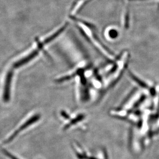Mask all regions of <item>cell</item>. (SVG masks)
Returning a JSON list of instances; mask_svg holds the SVG:
<instances>
[{
    "instance_id": "obj_1",
    "label": "cell",
    "mask_w": 159,
    "mask_h": 159,
    "mask_svg": "<svg viewBox=\"0 0 159 159\" xmlns=\"http://www.w3.org/2000/svg\"><path fill=\"white\" fill-rule=\"evenodd\" d=\"M40 118L39 115H35L33 116L31 118L27 120L25 122H24L19 128L17 130H16L11 136H9V138L8 139H6L5 143L7 144L11 142L16 136L18 135L19 133L20 132L22 131L23 130H25V129L27 128L28 127H29L31 125L35 123L39 120Z\"/></svg>"
},
{
    "instance_id": "obj_2",
    "label": "cell",
    "mask_w": 159,
    "mask_h": 159,
    "mask_svg": "<svg viewBox=\"0 0 159 159\" xmlns=\"http://www.w3.org/2000/svg\"><path fill=\"white\" fill-rule=\"evenodd\" d=\"M12 77H13V71L11 69L10 70L8 71V72L6 75L4 90H3V100L5 102H7L10 100L11 85Z\"/></svg>"
},
{
    "instance_id": "obj_3",
    "label": "cell",
    "mask_w": 159,
    "mask_h": 159,
    "mask_svg": "<svg viewBox=\"0 0 159 159\" xmlns=\"http://www.w3.org/2000/svg\"><path fill=\"white\" fill-rule=\"evenodd\" d=\"M39 51V49L33 51L28 56L23 57L21 60H19L18 61H16L15 63H14V64L13 65V67L15 68H20V67L28 64L29 61H31L33 58H35L38 55Z\"/></svg>"
},
{
    "instance_id": "obj_4",
    "label": "cell",
    "mask_w": 159,
    "mask_h": 159,
    "mask_svg": "<svg viewBox=\"0 0 159 159\" xmlns=\"http://www.w3.org/2000/svg\"><path fill=\"white\" fill-rule=\"evenodd\" d=\"M84 116L83 115H80L79 116H78V117L75 118V119H74V120H72L71 121L69 124H68L67 125L64 127V129H66L68 128L69 127H70L71 125H74V124H76L77 122H79L82 119H83L84 118Z\"/></svg>"
},
{
    "instance_id": "obj_5",
    "label": "cell",
    "mask_w": 159,
    "mask_h": 159,
    "mask_svg": "<svg viewBox=\"0 0 159 159\" xmlns=\"http://www.w3.org/2000/svg\"><path fill=\"white\" fill-rule=\"evenodd\" d=\"M131 76L132 78L136 82L138 83V84H139V85L142 86V87H144V88H146L147 87V85H146L144 82H143L142 81H140L139 79L137 78L134 75H133L132 74H131Z\"/></svg>"
},
{
    "instance_id": "obj_6",
    "label": "cell",
    "mask_w": 159,
    "mask_h": 159,
    "mask_svg": "<svg viewBox=\"0 0 159 159\" xmlns=\"http://www.w3.org/2000/svg\"><path fill=\"white\" fill-rule=\"evenodd\" d=\"M2 151L3 152V153L8 158H9L10 159H19L16 157L14 155H12L11 152H8L7 150H5L4 149H2Z\"/></svg>"
},
{
    "instance_id": "obj_7",
    "label": "cell",
    "mask_w": 159,
    "mask_h": 159,
    "mask_svg": "<svg viewBox=\"0 0 159 159\" xmlns=\"http://www.w3.org/2000/svg\"><path fill=\"white\" fill-rule=\"evenodd\" d=\"M109 35L110 37L112 38V39H115L118 36V32L116 30H111L110 31H109Z\"/></svg>"
},
{
    "instance_id": "obj_8",
    "label": "cell",
    "mask_w": 159,
    "mask_h": 159,
    "mask_svg": "<svg viewBox=\"0 0 159 159\" xmlns=\"http://www.w3.org/2000/svg\"><path fill=\"white\" fill-rule=\"evenodd\" d=\"M80 1V0H75V2H74V4H73V6H72V8H74L75 6V5L78 2H79Z\"/></svg>"
}]
</instances>
